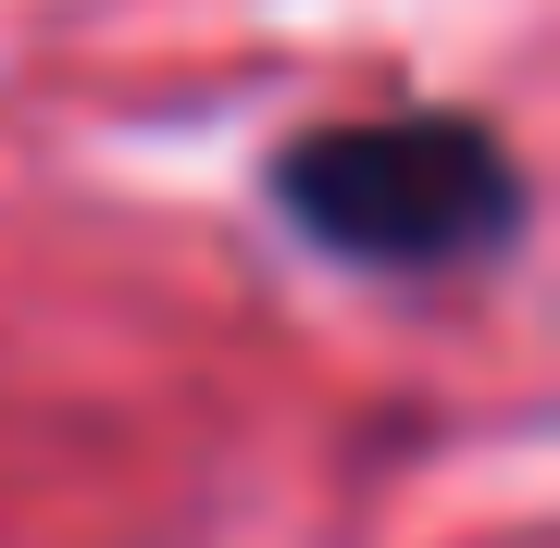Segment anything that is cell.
I'll list each match as a JSON object with an SVG mask.
<instances>
[{"label": "cell", "instance_id": "cell-1", "mask_svg": "<svg viewBox=\"0 0 560 548\" xmlns=\"http://www.w3.org/2000/svg\"><path fill=\"white\" fill-rule=\"evenodd\" d=\"M287 212H300L337 263L423 275V263L499 249L523 187H511V150L486 138V125L399 113V125H324V138H300L287 150Z\"/></svg>", "mask_w": 560, "mask_h": 548}]
</instances>
